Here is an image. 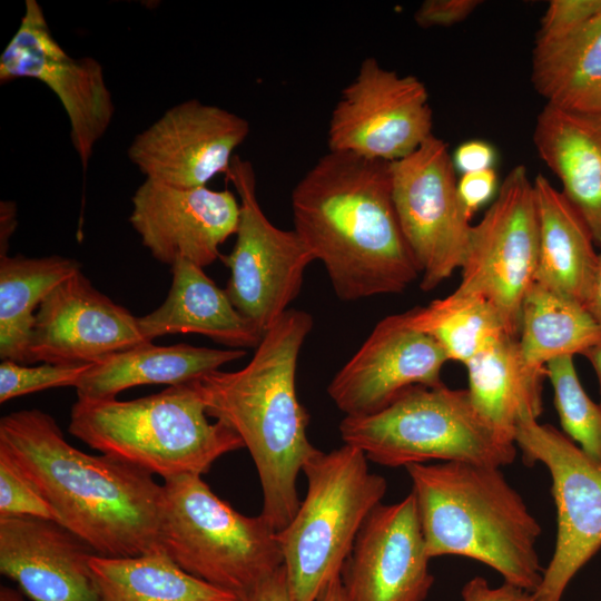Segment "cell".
<instances>
[{
    "label": "cell",
    "instance_id": "cell-1",
    "mask_svg": "<svg viewBox=\"0 0 601 601\" xmlns=\"http://www.w3.org/2000/svg\"><path fill=\"white\" fill-rule=\"evenodd\" d=\"M0 449L51 506L57 522L107 558L162 548L164 485L152 474L106 454L72 446L40 410L0 420Z\"/></svg>",
    "mask_w": 601,
    "mask_h": 601
},
{
    "label": "cell",
    "instance_id": "cell-2",
    "mask_svg": "<svg viewBox=\"0 0 601 601\" xmlns=\"http://www.w3.org/2000/svg\"><path fill=\"white\" fill-rule=\"evenodd\" d=\"M290 200L294 230L339 299L397 294L421 275L394 206L391 162L328 150Z\"/></svg>",
    "mask_w": 601,
    "mask_h": 601
},
{
    "label": "cell",
    "instance_id": "cell-3",
    "mask_svg": "<svg viewBox=\"0 0 601 601\" xmlns=\"http://www.w3.org/2000/svg\"><path fill=\"white\" fill-rule=\"evenodd\" d=\"M312 327L308 313L289 308L264 333L243 368L216 370L188 383L207 415L230 427L248 450L262 486L260 514L276 531L295 515L297 476L318 450L308 440L309 414L295 385Z\"/></svg>",
    "mask_w": 601,
    "mask_h": 601
},
{
    "label": "cell",
    "instance_id": "cell-4",
    "mask_svg": "<svg viewBox=\"0 0 601 601\" xmlns=\"http://www.w3.org/2000/svg\"><path fill=\"white\" fill-rule=\"evenodd\" d=\"M428 556L460 555L486 564L504 582L533 593L542 568L541 526L501 467L467 462L405 466Z\"/></svg>",
    "mask_w": 601,
    "mask_h": 601
},
{
    "label": "cell",
    "instance_id": "cell-5",
    "mask_svg": "<svg viewBox=\"0 0 601 601\" xmlns=\"http://www.w3.org/2000/svg\"><path fill=\"white\" fill-rule=\"evenodd\" d=\"M69 432L91 449L164 480L203 475L223 455L245 447L226 424L208 421L188 384L130 401L78 398Z\"/></svg>",
    "mask_w": 601,
    "mask_h": 601
},
{
    "label": "cell",
    "instance_id": "cell-6",
    "mask_svg": "<svg viewBox=\"0 0 601 601\" xmlns=\"http://www.w3.org/2000/svg\"><path fill=\"white\" fill-rule=\"evenodd\" d=\"M367 461L359 449L344 443L329 452L317 450L305 462L306 494L277 531L288 601H316L341 577L363 523L387 489Z\"/></svg>",
    "mask_w": 601,
    "mask_h": 601
},
{
    "label": "cell",
    "instance_id": "cell-7",
    "mask_svg": "<svg viewBox=\"0 0 601 601\" xmlns=\"http://www.w3.org/2000/svg\"><path fill=\"white\" fill-rule=\"evenodd\" d=\"M339 433L368 461L391 467L431 461L502 467L518 452L514 440L481 415L467 390L444 384L412 386L374 414L345 416Z\"/></svg>",
    "mask_w": 601,
    "mask_h": 601
},
{
    "label": "cell",
    "instance_id": "cell-8",
    "mask_svg": "<svg viewBox=\"0 0 601 601\" xmlns=\"http://www.w3.org/2000/svg\"><path fill=\"white\" fill-rule=\"evenodd\" d=\"M160 542L187 573L242 600L283 565L277 531L217 496L201 475L165 480Z\"/></svg>",
    "mask_w": 601,
    "mask_h": 601
},
{
    "label": "cell",
    "instance_id": "cell-9",
    "mask_svg": "<svg viewBox=\"0 0 601 601\" xmlns=\"http://www.w3.org/2000/svg\"><path fill=\"white\" fill-rule=\"evenodd\" d=\"M514 442L526 464L546 467L556 510L554 552L533 601H562L572 579L601 549V462L538 420L519 424Z\"/></svg>",
    "mask_w": 601,
    "mask_h": 601
},
{
    "label": "cell",
    "instance_id": "cell-10",
    "mask_svg": "<svg viewBox=\"0 0 601 601\" xmlns=\"http://www.w3.org/2000/svg\"><path fill=\"white\" fill-rule=\"evenodd\" d=\"M539 225L534 184L525 166L513 167L485 211L471 227L456 290L487 299L509 333L519 337L524 296L534 283Z\"/></svg>",
    "mask_w": 601,
    "mask_h": 601
},
{
    "label": "cell",
    "instance_id": "cell-11",
    "mask_svg": "<svg viewBox=\"0 0 601 601\" xmlns=\"http://www.w3.org/2000/svg\"><path fill=\"white\" fill-rule=\"evenodd\" d=\"M226 176L237 191L240 215L234 248L223 257L230 270L225 290L236 309L265 333L289 309L315 258L294 229H280L266 217L250 161L235 155Z\"/></svg>",
    "mask_w": 601,
    "mask_h": 601
},
{
    "label": "cell",
    "instance_id": "cell-12",
    "mask_svg": "<svg viewBox=\"0 0 601 601\" xmlns=\"http://www.w3.org/2000/svg\"><path fill=\"white\" fill-rule=\"evenodd\" d=\"M455 173L447 144L434 135L391 162L393 201L423 292L461 268L466 253L472 225L457 197Z\"/></svg>",
    "mask_w": 601,
    "mask_h": 601
},
{
    "label": "cell",
    "instance_id": "cell-13",
    "mask_svg": "<svg viewBox=\"0 0 601 601\" xmlns=\"http://www.w3.org/2000/svg\"><path fill=\"white\" fill-rule=\"evenodd\" d=\"M433 112L425 85L365 58L332 111L329 151L397 161L432 136Z\"/></svg>",
    "mask_w": 601,
    "mask_h": 601
},
{
    "label": "cell",
    "instance_id": "cell-14",
    "mask_svg": "<svg viewBox=\"0 0 601 601\" xmlns=\"http://www.w3.org/2000/svg\"><path fill=\"white\" fill-rule=\"evenodd\" d=\"M46 85L61 102L70 139L86 173L97 142L115 115L101 63L70 56L53 37L42 7L26 0L20 24L0 56L1 85L20 79Z\"/></svg>",
    "mask_w": 601,
    "mask_h": 601
},
{
    "label": "cell",
    "instance_id": "cell-15",
    "mask_svg": "<svg viewBox=\"0 0 601 601\" xmlns=\"http://www.w3.org/2000/svg\"><path fill=\"white\" fill-rule=\"evenodd\" d=\"M248 121L197 99L167 109L130 142L129 160L146 177L168 186H206L228 174L235 150L249 134Z\"/></svg>",
    "mask_w": 601,
    "mask_h": 601
},
{
    "label": "cell",
    "instance_id": "cell-16",
    "mask_svg": "<svg viewBox=\"0 0 601 601\" xmlns=\"http://www.w3.org/2000/svg\"><path fill=\"white\" fill-rule=\"evenodd\" d=\"M447 361L436 341L412 327L404 313L390 315L335 374L327 394L345 416L374 414L412 386L443 384Z\"/></svg>",
    "mask_w": 601,
    "mask_h": 601
},
{
    "label": "cell",
    "instance_id": "cell-17",
    "mask_svg": "<svg viewBox=\"0 0 601 601\" xmlns=\"http://www.w3.org/2000/svg\"><path fill=\"white\" fill-rule=\"evenodd\" d=\"M129 223L154 258L200 267L220 257L219 247L237 231L240 205L229 190L178 188L145 179L131 197Z\"/></svg>",
    "mask_w": 601,
    "mask_h": 601
},
{
    "label": "cell",
    "instance_id": "cell-18",
    "mask_svg": "<svg viewBox=\"0 0 601 601\" xmlns=\"http://www.w3.org/2000/svg\"><path fill=\"white\" fill-rule=\"evenodd\" d=\"M430 560L413 493L380 503L342 570L345 601H424L434 582Z\"/></svg>",
    "mask_w": 601,
    "mask_h": 601
},
{
    "label": "cell",
    "instance_id": "cell-19",
    "mask_svg": "<svg viewBox=\"0 0 601 601\" xmlns=\"http://www.w3.org/2000/svg\"><path fill=\"white\" fill-rule=\"evenodd\" d=\"M145 343L149 342L140 333L138 317L99 292L79 270L40 304L28 364H92Z\"/></svg>",
    "mask_w": 601,
    "mask_h": 601
},
{
    "label": "cell",
    "instance_id": "cell-20",
    "mask_svg": "<svg viewBox=\"0 0 601 601\" xmlns=\"http://www.w3.org/2000/svg\"><path fill=\"white\" fill-rule=\"evenodd\" d=\"M81 539L56 521L0 518V572L31 601H100Z\"/></svg>",
    "mask_w": 601,
    "mask_h": 601
},
{
    "label": "cell",
    "instance_id": "cell-21",
    "mask_svg": "<svg viewBox=\"0 0 601 601\" xmlns=\"http://www.w3.org/2000/svg\"><path fill=\"white\" fill-rule=\"evenodd\" d=\"M170 267L173 279L165 302L138 317L146 341L194 333L235 349L258 346L264 333L236 309L203 267L181 258Z\"/></svg>",
    "mask_w": 601,
    "mask_h": 601
},
{
    "label": "cell",
    "instance_id": "cell-22",
    "mask_svg": "<svg viewBox=\"0 0 601 601\" xmlns=\"http://www.w3.org/2000/svg\"><path fill=\"white\" fill-rule=\"evenodd\" d=\"M540 158L601 246V115L545 105L533 131Z\"/></svg>",
    "mask_w": 601,
    "mask_h": 601
},
{
    "label": "cell",
    "instance_id": "cell-23",
    "mask_svg": "<svg viewBox=\"0 0 601 601\" xmlns=\"http://www.w3.org/2000/svg\"><path fill=\"white\" fill-rule=\"evenodd\" d=\"M539 258L534 283L584 306L598 265L593 237L578 211L546 177L534 180Z\"/></svg>",
    "mask_w": 601,
    "mask_h": 601
},
{
    "label": "cell",
    "instance_id": "cell-24",
    "mask_svg": "<svg viewBox=\"0 0 601 601\" xmlns=\"http://www.w3.org/2000/svg\"><path fill=\"white\" fill-rule=\"evenodd\" d=\"M245 355V349L197 347L186 343L159 346L149 342L93 363L77 385V396L107 400L138 385H184Z\"/></svg>",
    "mask_w": 601,
    "mask_h": 601
},
{
    "label": "cell",
    "instance_id": "cell-25",
    "mask_svg": "<svg viewBox=\"0 0 601 601\" xmlns=\"http://www.w3.org/2000/svg\"><path fill=\"white\" fill-rule=\"evenodd\" d=\"M470 397L496 430L514 440L519 424L543 412L546 367L523 356L519 337L506 335L466 365Z\"/></svg>",
    "mask_w": 601,
    "mask_h": 601
},
{
    "label": "cell",
    "instance_id": "cell-26",
    "mask_svg": "<svg viewBox=\"0 0 601 601\" xmlns=\"http://www.w3.org/2000/svg\"><path fill=\"white\" fill-rule=\"evenodd\" d=\"M531 78L548 105L601 115V13L562 39L535 43Z\"/></svg>",
    "mask_w": 601,
    "mask_h": 601
},
{
    "label": "cell",
    "instance_id": "cell-27",
    "mask_svg": "<svg viewBox=\"0 0 601 601\" xmlns=\"http://www.w3.org/2000/svg\"><path fill=\"white\" fill-rule=\"evenodd\" d=\"M100 601H243L177 565L164 548L136 556L89 560Z\"/></svg>",
    "mask_w": 601,
    "mask_h": 601
},
{
    "label": "cell",
    "instance_id": "cell-28",
    "mask_svg": "<svg viewBox=\"0 0 601 601\" xmlns=\"http://www.w3.org/2000/svg\"><path fill=\"white\" fill-rule=\"evenodd\" d=\"M79 270L76 259L60 255L0 256L1 361L28 364L33 311L56 286Z\"/></svg>",
    "mask_w": 601,
    "mask_h": 601
},
{
    "label": "cell",
    "instance_id": "cell-29",
    "mask_svg": "<svg viewBox=\"0 0 601 601\" xmlns=\"http://www.w3.org/2000/svg\"><path fill=\"white\" fill-rule=\"evenodd\" d=\"M601 342V327L585 307L536 283L526 292L519 344L528 362L545 366L550 361L582 354Z\"/></svg>",
    "mask_w": 601,
    "mask_h": 601
},
{
    "label": "cell",
    "instance_id": "cell-30",
    "mask_svg": "<svg viewBox=\"0 0 601 601\" xmlns=\"http://www.w3.org/2000/svg\"><path fill=\"white\" fill-rule=\"evenodd\" d=\"M404 314L412 327L436 341L449 361L464 365L496 341L512 336L501 314L487 299L456 289Z\"/></svg>",
    "mask_w": 601,
    "mask_h": 601
},
{
    "label": "cell",
    "instance_id": "cell-31",
    "mask_svg": "<svg viewBox=\"0 0 601 601\" xmlns=\"http://www.w3.org/2000/svg\"><path fill=\"white\" fill-rule=\"evenodd\" d=\"M545 367L563 433L588 455L601 462V405L585 393L573 357L554 358Z\"/></svg>",
    "mask_w": 601,
    "mask_h": 601
},
{
    "label": "cell",
    "instance_id": "cell-32",
    "mask_svg": "<svg viewBox=\"0 0 601 601\" xmlns=\"http://www.w3.org/2000/svg\"><path fill=\"white\" fill-rule=\"evenodd\" d=\"M92 364L42 363L40 366H27L13 361H1L0 403L48 388L77 387Z\"/></svg>",
    "mask_w": 601,
    "mask_h": 601
},
{
    "label": "cell",
    "instance_id": "cell-33",
    "mask_svg": "<svg viewBox=\"0 0 601 601\" xmlns=\"http://www.w3.org/2000/svg\"><path fill=\"white\" fill-rule=\"evenodd\" d=\"M33 516L56 521V515L11 456L0 449V518Z\"/></svg>",
    "mask_w": 601,
    "mask_h": 601
},
{
    "label": "cell",
    "instance_id": "cell-34",
    "mask_svg": "<svg viewBox=\"0 0 601 601\" xmlns=\"http://www.w3.org/2000/svg\"><path fill=\"white\" fill-rule=\"evenodd\" d=\"M599 13H601V0H552L541 20L535 43L562 39Z\"/></svg>",
    "mask_w": 601,
    "mask_h": 601
},
{
    "label": "cell",
    "instance_id": "cell-35",
    "mask_svg": "<svg viewBox=\"0 0 601 601\" xmlns=\"http://www.w3.org/2000/svg\"><path fill=\"white\" fill-rule=\"evenodd\" d=\"M456 188L462 209L471 220L482 206L495 198L500 186L493 168L462 175Z\"/></svg>",
    "mask_w": 601,
    "mask_h": 601
},
{
    "label": "cell",
    "instance_id": "cell-36",
    "mask_svg": "<svg viewBox=\"0 0 601 601\" xmlns=\"http://www.w3.org/2000/svg\"><path fill=\"white\" fill-rule=\"evenodd\" d=\"M480 4L479 0H425L414 20L422 28L451 27L465 20Z\"/></svg>",
    "mask_w": 601,
    "mask_h": 601
},
{
    "label": "cell",
    "instance_id": "cell-37",
    "mask_svg": "<svg viewBox=\"0 0 601 601\" xmlns=\"http://www.w3.org/2000/svg\"><path fill=\"white\" fill-rule=\"evenodd\" d=\"M451 157L455 171L464 175L493 169L497 152L490 142L482 139H472L459 145Z\"/></svg>",
    "mask_w": 601,
    "mask_h": 601
},
{
    "label": "cell",
    "instance_id": "cell-38",
    "mask_svg": "<svg viewBox=\"0 0 601 601\" xmlns=\"http://www.w3.org/2000/svg\"><path fill=\"white\" fill-rule=\"evenodd\" d=\"M462 601H533V594L504 582L491 587L483 577L470 579L462 588Z\"/></svg>",
    "mask_w": 601,
    "mask_h": 601
},
{
    "label": "cell",
    "instance_id": "cell-39",
    "mask_svg": "<svg viewBox=\"0 0 601 601\" xmlns=\"http://www.w3.org/2000/svg\"><path fill=\"white\" fill-rule=\"evenodd\" d=\"M243 601H288L286 572L284 566L259 582Z\"/></svg>",
    "mask_w": 601,
    "mask_h": 601
},
{
    "label": "cell",
    "instance_id": "cell-40",
    "mask_svg": "<svg viewBox=\"0 0 601 601\" xmlns=\"http://www.w3.org/2000/svg\"><path fill=\"white\" fill-rule=\"evenodd\" d=\"M584 307L601 327V252L598 254L597 270Z\"/></svg>",
    "mask_w": 601,
    "mask_h": 601
},
{
    "label": "cell",
    "instance_id": "cell-41",
    "mask_svg": "<svg viewBox=\"0 0 601 601\" xmlns=\"http://www.w3.org/2000/svg\"><path fill=\"white\" fill-rule=\"evenodd\" d=\"M14 221H16V207L13 203L10 201H1V253L4 249V254H7V246L8 240L11 236V234L14 230ZM1 254V255H4Z\"/></svg>",
    "mask_w": 601,
    "mask_h": 601
},
{
    "label": "cell",
    "instance_id": "cell-42",
    "mask_svg": "<svg viewBox=\"0 0 601 601\" xmlns=\"http://www.w3.org/2000/svg\"><path fill=\"white\" fill-rule=\"evenodd\" d=\"M316 601H345L341 577L333 580L322 591Z\"/></svg>",
    "mask_w": 601,
    "mask_h": 601
},
{
    "label": "cell",
    "instance_id": "cell-43",
    "mask_svg": "<svg viewBox=\"0 0 601 601\" xmlns=\"http://www.w3.org/2000/svg\"><path fill=\"white\" fill-rule=\"evenodd\" d=\"M583 355L589 359L597 374L600 387V405H601V342L589 348Z\"/></svg>",
    "mask_w": 601,
    "mask_h": 601
},
{
    "label": "cell",
    "instance_id": "cell-44",
    "mask_svg": "<svg viewBox=\"0 0 601 601\" xmlns=\"http://www.w3.org/2000/svg\"><path fill=\"white\" fill-rule=\"evenodd\" d=\"M0 601H22V598L16 590L1 587Z\"/></svg>",
    "mask_w": 601,
    "mask_h": 601
}]
</instances>
